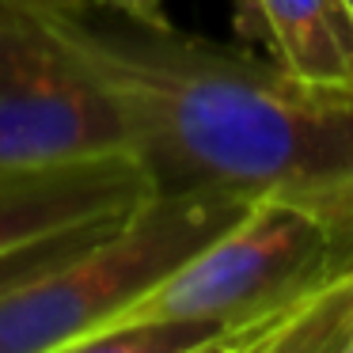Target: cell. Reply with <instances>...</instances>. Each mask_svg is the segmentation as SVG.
I'll return each mask as SVG.
<instances>
[{"mask_svg":"<svg viewBox=\"0 0 353 353\" xmlns=\"http://www.w3.org/2000/svg\"><path fill=\"white\" fill-rule=\"evenodd\" d=\"M42 16L118 99L152 194L216 190L353 213V95L175 27Z\"/></svg>","mask_w":353,"mask_h":353,"instance_id":"obj_1","label":"cell"},{"mask_svg":"<svg viewBox=\"0 0 353 353\" xmlns=\"http://www.w3.org/2000/svg\"><path fill=\"white\" fill-rule=\"evenodd\" d=\"M247 205L216 190L141 198L77 259L0 300V353H77L95 330L160 289Z\"/></svg>","mask_w":353,"mask_h":353,"instance_id":"obj_2","label":"cell"},{"mask_svg":"<svg viewBox=\"0 0 353 353\" xmlns=\"http://www.w3.org/2000/svg\"><path fill=\"white\" fill-rule=\"evenodd\" d=\"M353 262V213L292 198L251 201L160 289L130 307L133 315H175L216 327V350L254 323Z\"/></svg>","mask_w":353,"mask_h":353,"instance_id":"obj_3","label":"cell"},{"mask_svg":"<svg viewBox=\"0 0 353 353\" xmlns=\"http://www.w3.org/2000/svg\"><path fill=\"white\" fill-rule=\"evenodd\" d=\"M114 152H130V125L110 88L39 8L0 0V168Z\"/></svg>","mask_w":353,"mask_h":353,"instance_id":"obj_4","label":"cell"},{"mask_svg":"<svg viewBox=\"0 0 353 353\" xmlns=\"http://www.w3.org/2000/svg\"><path fill=\"white\" fill-rule=\"evenodd\" d=\"M148 175L130 152L50 168H0V251L148 198Z\"/></svg>","mask_w":353,"mask_h":353,"instance_id":"obj_5","label":"cell"},{"mask_svg":"<svg viewBox=\"0 0 353 353\" xmlns=\"http://www.w3.org/2000/svg\"><path fill=\"white\" fill-rule=\"evenodd\" d=\"M266 46L296 80L353 95L350 0H259Z\"/></svg>","mask_w":353,"mask_h":353,"instance_id":"obj_6","label":"cell"},{"mask_svg":"<svg viewBox=\"0 0 353 353\" xmlns=\"http://www.w3.org/2000/svg\"><path fill=\"white\" fill-rule=\"evenodd\" d=\"M353 342V262L277 315L236 334L224 353H345Z\"/></svg>","mask_w":353,"mask_h":353,"instance_id":"obj_7","label":"cell"},{"mask_svg":"<svg viewBox=\"0 0 353 353\" xmlns=\"http://www.w3.org/2000/svg\"><path fill=\"white\" fill-rule=\"evenodd\" d=\"M216 327L175 315H133L95 330L77 353H201L216 350Z\"/></svg>","mask_w":353,"mask_h":353,"instance_id":"obj_8","label":"cell"},{"mask_svg":"<svg viewBox=\"0 0 353 353\" xmlns=\"http://www.w3.org/2000/svg\"><path fill=\"white\" fill-rule=\"evenodd\" d=\"M130 209H122V213H130ZM122 213L92 216V221H80V224H69V228H57V232H46V236H34V239H23V243L4 247V251H0V300L19 292V289H27L31 281H39L42 274L57 270L61 262L77 259V254L84 251L88 243H95Z\"/></svg>","mask_w":353,"mask_h":353,"instance_id":"obj_9","label":"cell"},{"mask_svg":"<svg viewBox=\"0 0 353 353\" xmlns=\"http://www.w3.org/2000/svg\"><path fill=\"white\" fill-rule=\"evenodd\" d=\"M107 8H114L118 16L125 19H137L145 27H171L168 23V12H163V0H99Z\"/></svg>","mask_w":353,"mask_h":353,"instance_id":"obj_10","label":"cell"},{"mask_svg":"<svg viewBox=\"0 0 353 353\" xmlns=\"http://www.w3.org/2000/svg\"><path fill=\"white\" fill-rule=\"evenodd\" d=\"M232 19L243 42H266V23H262L259 0H232Z\"/></svg>","mask_w":353,"mask_h":353,"instance_id":"obj_11","label":"cell"},{"mask_svg":"<svg viewBox=\"0 0 353 353\" xmlns=\"http://www.w3.org/2000/svg\"><path fill=\"white\" fill-rule=\"evenodd\" d=\"M39 12H92L99 0H23Z\"/></svg>","mask_w":353,"mask_h":353,"instance_id":"obj_12","label":"cell"},{"mask_svg":"<svg viewBox=\"0 0 353 353\" xmlns=\"http://www.w3.org/2000/svg\"><path fill=\"white\" fill-rule=\"evenodd\" d=\"M345 353H353V342H350V350H345Z\"/></svg>","mask_w":353,"mask_h":353,"instance_id":"obj_13","label":"cell"},{"mask_svg":"<svg viewBox=\"0 0 353 353\" xmlns=\"http://www.w3.org/2000/svg\"><path fill=\"white\" fill-rule=\"evenodd\" d=\"M350 8H353V0H350Z\"/></svg>","mask_w":353,"mask_h":353,"instance_id":"obj_14","label":"cell"}]
</instances>
